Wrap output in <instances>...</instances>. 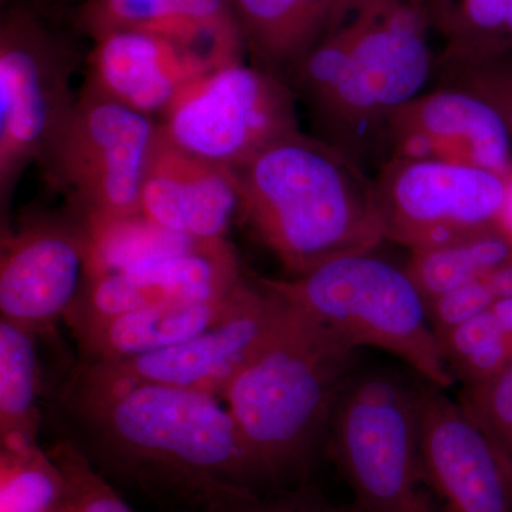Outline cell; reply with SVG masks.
Wrapping results in <instances>:
<instances>
[{
    "instance_id": "e575fe53",
    "label": "cell",
    "mask_w": 512,
    "mask_h": 512,
    "mask_svg": "<svg viewBox=\"0 0 512 512\" xmlns=\"http://www.w3.org/2000/svg\"><path fill=\"white\" fill-rule=\"evenodd\" d=\"M83 2H84V0H83Z\"/></svg>"
},
{
    "instance_id": "9a60e30c",
    "label": "cell",
    "mask_w": 512,
    "mask_h": 512,
    "mask_svg": "<svg viewBox=\"0 0 512 512\" xmlns=\"http://www.w3.org/2000/svg\"><path fill=\"white\" fill-rule=\"evenodd\" d=\"M84 67V83L160 120L188 84L220 66L171 37L121 30L93 42Z\"/></svg>"
},
{
    "instance_id": "d6986e66",
    "label": "cell",
    "mask_w": 512,
    "mask_h": 512,
    "mask_svg": "<svg viewBox=\"0 0 512 512\" xmlns=\"http://www.w3.org/2000/svg\"><path fill=\"white\" fill-rule=\"evenodd\" d=\"M357 0H229L245 53L286 79Z\"/></svg>"
},
{
    "instance_id": "8992f818",
    "label": "cell",
    "mask_w": 512,
    "mask_h": 512,
    "mask_svg": "<svg viewBox=\"0 0 512 512\" xmlns=\"http://www.w3.org/2000/svg\"><path fill=\"white\" fill-rule=\"evenodd\" d=\"M419 394L379 369L353 373L340 393L326 444L362 512H440L421 470Z\"/></svg>"
},
{
    "instance_id": "7402d4cb",
    "label": "cell",
    "mask_w": 512,
    "mask_h": 512,
    "mask_svg": "<svg viewBox=\"0 0 512 512\" xmlns=\"http://www.w3.org/2000/svg\"><path fill=\"white\" fill-rule=\"evenodd\" d=\"M84 227L89 235V276L134 271L191 251L205 242L160 227L143 214Z\"/></svg>"
},
{
    "instance_id": "9c48e42d",
    "label": "cell",
    "mask_w": 512,
    "mask_h": 512,
    "mask_svg": "<svg viewBox=\"0 0 512 512\" xmlns=\"http://www.w3.org/2000/svg\"><path fill=\"white\" fill-rule=\"evenodd\" d=\"M296 106L285 79L238 60L188 84L158 121L175 147L235 170L299 131Z\"/></svg>"
},
{
    "instance_id": "5bb4252c",
    "label": "cell",
    "mask_w": 512,
    "mask_h": 512,
    "mask_svg": "<svg viewBox=\"0 0 512 512\" xmlns=\"http://www.w3.org/2000/svg\"><path fill=\"white\" fill-rule=\"evenodd\" d=\"M389 158L468 165L511 177L512 136L493 104L476 93L437 86L394 111Z\"/></svg>"
},
{
    "instance_id": "836d02e7",
    "label": "cell",
    "mask_w": 512,
    "mask_h": 512,
    "mask_svg": "<svg viewBox=\"0 0 512 512\" xmlns=\"http://www.w3.org/2000/svg\"><path fill=\"white\" fill-rule=\"evenodd\" d=\"M9 2H12V0H2L3 5H5V3H9Z\"/></svg>"
},
{
    "instance_id": "2e32d148",
    "label": "cell",
    "mask_w": 512,
    "mask_h": 512,
    "mask_svg": "<svg viewBox=\"0 0 512 512\" xmlns=\"http://www.w3.org/2000/svg\"><path fill=\"white\" fill-rule=\"evenodd\" d=\"M140 204L141 214L160 227L204 241L225 239L239 215L237 175L185 153L160 130Z\"/></svg>"
},
{
    "instance_id": "d4e9b609",
    "label": "cell",
    "mask_w": 512,
    "mask_h": 512,
    "mask_svg": "<svg viewBox=\"0 0 512 512\" xmlns=\"http://www.w3.org/2000/svg\"><path fill=\"white\" fill-rule=\"evenodd\" d=\"M439 86L466 89L493 104L512 136V50L478 60L437 62Z\"/></svg>"
},
{
    "instance_id": "4dcf8cb0",
    "label": "cell",
    "mask_w": 512,
    "mask_h": 512,
    "mask_svg": "<svg viewBox=\"0 0 512 512\" xmlns=\"http://www.w3.org/2000/svg\"><path fill=\"white\" fill-rule=\"evenodd\" d=\"M501 224L507 229L508 234L512 238V175L510 177V188H508L507 204H505L503 218H501Z\"/></svg>"
},
{
    "instance_id": "44dd1931",
    "label": "cell",
    "mask_w": 512,
    "mask_h": 512,
    "mask_svg": "<svg viewBox=\"0 0 512 512\" xmlns=\"http://www.w3.org/2000/svg\"><path fill=\"white\" fill-rule=\"evenodd\" d=\"M511 261L512 238L500 224L446 247L412 252L404 269L430 303Z\"/></svg>"
},
{
    "instance_id": "e0dca14e",
    "label": "cell",
    "mask_w": 512,
    "mask_h": 512,
    "mask_svg": "<svg viewBox=\"0 0 512 512\" xmlns=\"http://www.w3.org/2000/svg\"><path fill=\"white\" fill-rule=\"evenodd\" d=\"M74 29L96 42L121 30L171 37L218 66L244 60L229 0H84Z\"/></svg>"
},
{
    "instance_id": "484cf974",
    "label": "cell",
    "mask_w": 512,
    "mask_h": 512,
    "mask_svg": "<svg viewBox=\"0 0 512 512\" xmlns=\"http://www.w3.org/2000/svg\"><path fill=\"white\" fill-rule=\"evenodd\" d=\"M49 454L66 480L69 512H133L73 441H60Z\"/></svg>"
},
{
    "instance_id": "1f68e13d",
    "label": "cell",
    "mask_w": 512,
    "mask_h": 512,
    "mask_svg": "<svg viewBox=\"0 0 512 512\" xmlns=\"http://www.w3.org/2000/svg\"><path fill=\"white\" fill-rule=\"evenodd\" d=\"M512 50V0H510V10H508L507 26H505L504 35V52H511ZM501 53V55H503Z\"/></svg>"
},
{
    "instance_id": "5b68a950",
    "label": "cell",
    "mask_w": 512,
    "mask_h": 512,
    "mask_svg": "<svg viewBox=\"0 0 512 512\" xmlns=\"http://www.w3.org/2000/svg\"><path fill=\"white\" fill-rule=\"evenodd\" d=\"M262 281L350 348L390 353L443 390L456 383L427 303L406 269L370 252L333 259L301 276Z\"/></svg>"
},
{
    "instance_id": "4fadbf2b",
    "label": "cell",
    "mask_w": 512,
    "mask_h": 512,
    "mask_svg": "<svg viewBox=\"0 0 512 512\" xmlns=\"http://www.w3.org/2000/svg\"><path fill=\"white\" fill-rule=\"evenodd\" d=\"M419 453L440 512H512V464L443 389L419 394Z\"/></svg>"
},
{
    "instance_id": "4316f807",
    "label": "cell",
    "mask_w": 512,
    "mask_h": 512,
    "mask_svg": "<svg viewBox=\"0 0 512 512\" xmlns=\"http://www.w3.org/2000/svg\"><path fill=\"white\" fill-rule=\"evenodd\" d=\"M458 403L512 464V365L485 382L461 387Z\"/></svg>"
},
{
    "instance_id": "277c9868",
    "label": "cell",
    "mask_w": 512,
    "mask_h": 512,
    "mask_svg": "<svg viewBox=\"0 0 512 512\" xmlns=\"http://www.w3.org/2000/svg\"><path fill=\"white\" fill-rule=\"evenodd\" d=\"M291 308L278 335L222 394L256 473L272 483L308 468L356 372L357 350Z\"/></svg>"
},
{
    "instance_id": "603a6c76",
    "label": "cell",
    "mask_w": 512,
    "mask_h": 512,
    "mask_svg": "<svg viewBox=\"0 0 512 512\" xmlns=\"http://www.w3.org/2000/svg\"><path fill=\"white\" fill-rule=\"evenodd\" d=\"M0 512H69L60 468L36 444L0 451Z\"/></svg>"
},
{
    "instance_id": "52a82bcc",
    "label": "cell",
    "mask_w": 512,
    "mask_h": 512,
    "mask_svg": "<svg viewBox=\"0 0 512 512\" xmlns=\"http://www.w3.org/2000/svg\"><path fill=\"white\" fill-rule=\"evenodd\" d=\"M84 60L73 37L29 3H6L0 18V208L40 164L77 100Z\"/></svg>"
},
{
    "instance_id": "3957f363",
    "label": "cell",
    "mask_w": 512,
    "mask_h": 512,
    "mask_svg": "<svg viewBox=\"0 0 512 512\" xmlns=\"http://www.w3.org/2000/svg\"><path fill=\"white\" fill-rule=\"evenodd\" d=\"M238 218L289 278L383 241L375 180L339 148L301 130L235 168Z\"/></svg>"
},
{
    "instance_id": "ac0fdd59",
    "label": "cell",
    "mask_w": 512,
    "mask_h": 512,
    "mask_svg": "<svg viewBox=\"0 0 512 512\" xmlns=\"http://www.w3.org/2000/svg\"><path fill=\"white\" fill-rule=\"evenodd\" d=\"M255 275L225 298L200 302H164L72 326L84 363L110 362L157 352L220 325L254 295Z\"/></svg>"
},
{
    "instance_id": "7a4b0ae2",
    "label": "cell",
    "mask_w": 512,
    "mask_h": 512,
    "mask_svg": "<svg viewBox=\"0 0 512 512\" xmlns=\"http://www.w3.org/2000/svg\"><path fill=\"white\" fill-rule=\"evenodd\" d=\"M94 450L140 483L174 488L207 510L255 497L258 473L228 409L211 394L140 384L67 392Z\"/></svg>"
},
{
    "instance_id": "8fae6325",
    "label": "cell",
    "mask_w": 512,
    "mask_h": 512,
    "mask_svg": "<svg viewBox=\"0 0 512 512\" xmlns=\"http://www.w3.org/2000/svg\"><path fill=\"white\" fill-rule=\"evenodd\" d=\"M373 180L386 239L412 252L500 225L510 188V177L483 168L409 158H389Z\"/></svg>"
},
{
    "instance_id": "6da1fadb",
    "label": "cell",
    "mask_w": 512,
    "mask_h": 512,
    "mask_svg": "<svg viewBox=\"0 0 512 512\" xmlns=\"http://www.w3.org/2000/svg\"><path fill=\"white\" fill-rule=\"evenodd\" d=\"M431 30L426 0H357L285 79L316 137L382 167L390 117L436 74Z\"/></svg>"
},
{
    "instance_id": "ba28073f",
    "label": "cell",
    "mask_w": 512,
    "mask_h": 512,
    "mask_svg": "<svg viewBox=\"0 0 512 512\" xmlns=\"http://www.w3.org/2000/svg\"><path fill=\"white\" fill-rule=\"evenodd\" d=\"M160 121L83 83L40 167L84 224L141 214Z\"/></svg>"
},
{
    "instance_id": "d6a6232c",
    "label": "cell",
    "mask_w": 512,
    "mask_h": 512,
    "mask_svg": "<svg viewBox=\"0 0 512 512\" xmlns=\"http://www.w3.org/2000/svg\"><path fill=\"white\" fill-rule=\"evenodd\" d=\"M427 3H447V2H457V0H426Z\"/></svg>"
},
{
    "instance_id": "f1b7e54d",
    "label": "cell",
    "mask_w": 512,
    "mask_h": 512,
    "mask_svg": "<svg viewBox=\"0 0 512 512\" xmlns=\"http://www.w3.org/2000/svg\"><path fill=\"white\" fill-rule=\"evenodd\" d=\"M207 512H362L355 504L333 505L313 495H291L279 500L264 501L258 497L244 498L232 503L218 505Z\"/></svg>"
},
{
    "instance_id": "cb8c5ba5",
    "label": "cell",
    "mask_w": 512,
    "mask_h": 512,
    "mask_svg": "<svg viewBox=\"0 0 512 512\" xmlns=\"http://www.w3.org/2000/svg\"><path fill=\"white\" fill-rule=\"evenodd\" d=\"M451 375L463 386L500 375L512 365V335L493 312L437 333Z\"/></svg>"
},
{
    "instance_id": "f546056e",
    "label": "cell",
    "mask_w": 512,
    "mask_h": 512,
    "mask_svg": "<svg viewBox=\"0 0 512 512\" xmlns=\"http://www.w3.org/2000/svg\"><path fill=\"white\" fill-rule=\"evenodd\" d=\"M493 312L510 335H512V298L495 302Z\"/></svg>"
},
{
    "instance_id": "83f0119b",
    "label": "cell",
    "mask_w": 512,
    "mask_h": 512,
    "mask_svg": "<svg viewBox=\"0 0 512 512\" xmlns=\"http://www.w3.org/2000/svg\"><path fill=\"white\" fill-rule=\"evenodd\" d=\"M495 302L497 299L490 286L481 278L427 303V313L437 335L490 311Z\"/></svg>"
},
{
    "instance_id": "30bf717a",
    "label": "cell",
    "mask_w": 512,
    "mask_h": 512,
    "mask_svg": "<svg viewBox=\"0 0 512 512\" xmlns=\"http://www.w3.org/2000/svg\"><path fill=\"white\" fill-rule=\"evenodd\" d=\"M255 279L251 299L220 325L147 355L83 363L67 392L160 384L222 397L228 384L271 343L291 315V305L262 276Z\"/></svg>"
},
{
    "instance_id": "7c38bea8",
    "label": "cell",
    "mask_w": 512,
    "mask_h": 512,
    "mask_svg": "<svg viewBox=\"0 0 512 512\" xmlns=\"http://www.w3.org/2000/svg\"><path fill=\"white\" fill-rule=\"evenodd\" d=\"M89 276V235L82 221L36 217L2 228V319L37 332L66 318Z\"/></svg>"
},
{
    "instance_id": "ffe728a7",
    "label": "cell",
    "mask_w": 512,
    "mask_h": 512,
    "mask_svg": "<svg viewBox=\"0 0 512 512\" xmlns=\"http://www.w3.org/2000/svg\"><path fill=\"white\" fill-rule=\"evenodd\" d=\"M35 332L0 320V444L2 450L36 444L39 365Z\"/></svg>"
}]
</instances>
